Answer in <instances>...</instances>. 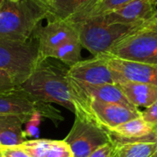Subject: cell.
I'll return each mask as SVG.
<instances>
[{
	"label": "cell",
	"instance_id": "obj_5",
	"mask_svg": "<svg viewBox=\"0 0 157 157\" xmlns=\"http://www.w3.org/2000/svg\"><path fill=\"white\" fill-rule=\"evenodd\" d=\"M39 43L0 39V69L11 74L20 86L40 62Z\"/></svg>",
	"mask_w": 157,
	"mask_h": 157
},
{
	"label": "cell",
	"instance_id": "obj_30",
	"mask_svg": "<svg viewBox=\"0 0 157 157\" xmlns=\"http://www.w3.org/2000/svg\"><path fill=\"white\" fill-rule=\"evenodd\" d=\"M0 157H3V155H2V154H1V152H0Z\"/></svg>",
	"mask_w": 157,
	"mask_h": 157
},
{
	"label": "cell",
	"instance_id": "obj_19",
	"mask_svg": "<svg viewBox=\"0 0 157 157\" xmlns=\"http://www.w3.org/2000/svg\"><path fill=\"white\" fill-rule=\"evenodd\" d=\"M119 157H155L157 152V142L136 143L114 146Z\"/></svg>",
	"mask_w": 157,
	"mask_h": 157
},
{
	"label": "cell",
	"instance_id": "obj_3",
	"mask_svg": "<svg viewBox=\"0 0 157 157\" xmlns=\"http://www.w3.org/2000/svg\"><path fill=\"white\" fill-rule=\"evenodd\" d=\"M73 24L78 31L82 46L89 51L94 56H98L109 53L116 43L136 29L143 23L110 24L105 22L98 16Z\"/></svg>",
	"mask_w": 157,
	"mask_h": 157
},
{
	"label": "cell",
	"instance_id": "obj_15",
	"mask_svg": "<svg viewBox=\"0 0 157 157\" xmlns=\"http://www.w3.org/2000/svg\"><path fill=\"white\" fill-rule=\"evenodd\" d=\"M116 84L130 103L136 108H148L157 100V86L130 81H121Z\"/></svg>",
	"mask_w": 157,
	"mask_h": 157
},
{
	"label": "cell",
	"instance_id": "obj_13",
	"mask_svg": "<svg viewBox=\"0 0 157 157\" xmlns=\"http://www.w3.org/2000/svg\"><path fill=\"white\" fill-rule=\"evenodd\" d=\"M42 104L32 98L21 88H18L8 93L0 94V116L31 115L35 111L42 113L44 112L41 110V108L44 107Z\"/></svg>",
	"mask_w": 157,
	"mask_h": 157
},
{
	"label": "cell",
	"instance_id": "obj_35",
	"mask_svg": "<svg viewBox=\"0 0 157 157\" xmlns=\"http://www.w3.org/2000/svg\"><path fill=\"white\" fill-rule=\"evenodd\" d=\"M0 147H1V145H0Z\"/></svg>",
	"mask_w": 157,
	"mask_h": 157
},
{
	"label": "cell",
	"instance_id": "obj_8",
	"mask_svg": "<svg viewBox=\"0 0 157 157\" xmlns=\"http://www.w3.org/2000/svg\"><path fill=\"white\" fill-rule=\"evenodd\" d=\"M112 71L115 84L121 81L137 82L157 86V64L126 61L103 54Z\"/></svg>",
	"mask_w": 157,
	"mask_h": 157
},
{
	"label": "cell",
	"instance_id": "obj_25",
	"mask_svg": "<svg viewBox=\"0 0 157 157\" xmlns=\"http://www.w3.org/2000/svg\"><path fill=\"white\" fill-rule=\"evenodd\" d=\"M0 152L3 157H30L17 146H1Z\"/></svg>",
	"mask_w": 157,
	"mask_h": 157
},
{
	"label": "cell",
	"instance_id": "obj_17",
	"mask_svg": "<svg viewBox=\"0 0 157 157\" xmlns=\"http://www.w3.org/2000/svg\"><path fill=\"white\" fill-rule=\"evenodd\" d=\"M133 0H95L86 8L74 16L71 19L67 20L72 23H76L86 18L101 16L110 11L116 10L129 4Z\"/></svg>",
	"mask_w": 157,
	"mask_h": 157
},
{
	"label": "cell",
	"instance_id": "obj_28",
	"mask_svg": "<svg viewBox=\"0 0 157 157\" xmlns=\"http://www.w3.org/2000/svg\"><path fill=\"white\" fill-rule=\"evenodd\" d=\"M112 157H119V155H117V153L115 152V149H114V154H113V155H112Z\"/></svg>",
	"mask_w": 157,
	"mask_h": 157
},
{
	"label": "cell",
	"instance_id": "obj_16",
	"mask_svg": "<svg viewBox=\"0 0 157 157\" xmlns=\"http://www.w3.org/2000/svg\"><path fill=\"white\" fill-rule=\"evenodd\" d=\"M95 0H48V20H69Z\"/></svg>",
	"mask_w": 157,
	"mask_h": 157
},
{
	"label": "cell",
	"instance_id": "obj_18",
	"mask_svg": "<svg viewBox=\"0 0 157 157\" xmlns=\"http://www.w3.org/2000/svg\"><path fill=\"white\" fill-rule=\"evenodd\" d=\"M83 46L81 44L79 37L74 38L66 42L61 44L55 48L50 54V58L57 59L69 67L81 61V50Z\"/></svg>",
	"mask_w": 157,
	"mask_h": 157
},
{
	"label": "cell",
	"instance_id": "obj_9",
	"mask_svg": "<svg viewBox=\"0 0 157 157\" xmlns=\"http://www.w3.org/2000/svg\"><path fill=\"white\" fill-rule=\"evenodd\" d=\"M69 77L90 85L115 84L113 74L103 54L81 60L67 70Z\"/></svg>",
	"mask_w": 157,
	"mask_h": 157
},
{
	"label": "cell",
	"instance_id": "obj_23",
	"mask_svg": "<svg viewBox=\"0 0 157 157\" xmlns=\"http://www.w3.org/2000/svg\"><path fill=\"white\" fill-rule=\"evenodd\" d=\"M45 157H73L69 145L63 141H55Z\"/></svg>",
	"mask_w": 157,
	"mask_h": 157
},
{
	"label": "cell",
	"instance_id": "obj_10",
	"mask_svg": "<svg viewBox=\"0 0 157 157\" xmlns=\"http://www.w3.org/2000/svg\"><path fill=\"white\" fill-rule=\"evenodd\" d=\"M113 146L157 142V132L153 125L144 121L141 117L126 121L111 130H108Z\"/></svg>",
	"mask_w": 157,
	"mask_h": 157
},
{
	"label": "cell",
	"instance_id": "obj_32",
	"mask_svg": "<svg viewBox=\"0 0 157 157\" xmlns=\"http://www.w3.org/2000/svg\"><path fill=\"white\" fill-rule=\"evenodd\" d=\"M155 157H157V152H156V154H155Z\"/></svg>",
	"mask_w": 157,
	"mask_h": 157
},
{
	"label": "cell",
	"instance_id": "obj_33",
	"mask_svg": "<svg viewBox=\"0 0 157 157\" xmlns=\"http://www.w3.org/2000/svg\"><path fill=\"white\" fill-rule=\"evenodd\" d=\"M14 1H17V0H14Z\"/></svg>",
	"mask_w": 157,
	"mask_h": 157
},
{
	"label": "cell",
	"instance_id": "obj_21",
	"mask_svg": "<svg viewBox=\"0 0 157 157\" xmlns=\"http://www.w3.org/2000/svg\"><path fill=\"white\" fill-rule=\"evenodd\" d=\"M20 88V86L8 72L0 69V94L8 93Z\"/></svg>",
	"mask_w": 157,
	"mask_h": 157
},
{
	"label": "cell",
	"instance_id": "obj_27",
	"mask_svg": "<svg viewBox=\"0 0 157 157\" xmlns=\"http://www.w3.org/2000/svg\"><path fill=\"white\" fill-rule=\"evenodd\" d=\"M153 128H154V130L157 132V123H155V125H153Z\"/></svg>",
	"mask_w": 157,
	"mask_h": 157
},
{
	"label": "cell",
	"instance_id": "obj_22",
	"mask_svg": "<svg viewBox=\"0 0 157 157\" xmlns=\"http://www.w3.org/2000/svg\"><path fill=\"white\" fill-rule=\"evenodd\" d=\"M42 113L40 111H35L33 112L28 122L26 123V129L24 130L25 137H38L40 134V123L41 120Z\"/></svg>",
	"mask_w": 157,
	"mask_h": 157
},
{
	"label": "cell",
	"instance_id": "obj_4",
	"mask_svg": "<svg viewBox=\"0 0 157 157\" xmlns=\"http://www.w3.org/2000/svg\"><path fill=\"white\" fill-rule=\"evenodd\" d=\"M107 55L126 61L157 64V16L121 39Z\"/></svg>",
	"mask_w": 157,
	"mask_h": 157
},
{
	"label": "cell",
	"instance_id": "obj_11",
	"mask_svg": "<svg viewBox=\"0 0 157 157\" xmlns=\"http://www.w3.org/2000/svg\"><path fill=\"white\" fill-rule=\"evenodd\" d=\"M156 16L157 6L152 0H133L121 8L98 17L110 24H141Z\"/></svg>",
	"mask_w": 157,
	"mask_h": 157
},
{
	"label": "cell",
	"instance_id": "obj_6",
	"mask_svg": "<svg viewBox=\"0 0 157 157\" xmlns=\"http://www.w3.org/2000/svg\"><path fill=\"white\" fill-rule=\"evenodd\" d=\"M63 141L69 145L73 157H88L102 145L111 143L108 130L81 115H75L73 127Z\"/></svg>",
	"mask_w": 157,
	"mask_h": 157
},
{
	"label": "cell",
	"instance_id": "obj_24",
	"mask_svg": "<svg viewBox=\"0 0 157 157\" xmlns=\"http://www.w3.org/2000/svg\"><path fill=\"white\" fill-rule=\"evenodd\" d=\"M141 118L151 125L157 123V100L145 110L141 111Z\"/></svg>",
	"mask_w": 157,
	"mask_h": 157
},
{
	"label": "cell",
	"instance_id": "obj_12",
	"mask_svg": "<svg viewBox=\"0 0 157 157\" xmlns=\"http://www.w3.org/2000/svg\"><path fill=\"white\" fill-rule=\"evenodd\" d=\"M68 79L71 93L76 94L87 99H95L105 103H114L128 107H134L130 103L117 84L90 85L77 81L69 76Z\"/></svg>",
	"mask_w": 157,
	"mask_h": 157
},
{
	"label": "cell",
	"instance_id": "obj_7",
	"mask_svg": "<svg viewBox=\"0 0 157 157\" xmlns=\"http://www.w3.org/2000/svg\"><path fill=\"white\" fill-rule=\"evenodd\" d=\"M79 37L75 26L65 20H48L44 27H38L32 38L39 43L40 60L49 59L51 52L61 44Z\"/></svg>",
	"mask_w": 157,
	"mask_h": 157
},
{
	"label": "cell",
	"instance_id": "obj_31",
	"mask_svg": "<svg viewBox=\"0 0 157 157\" xmlns=\"http://www.w3.org/2000/svg\"><path fill=\"white\" fill-rule=\"evenodd\" d=\"M2 2H3V0H0V5L2 4Z\"/></svg>",
	"mask_w": 157,
	"mask_h": 157
},
{
	"label": "cell",
	"instance_id": "obj_34",
	"mask_svg": "<svg viewBox=\"0 0 157 157\" xmlns=\"http://www.w3.org/2000/svg\"><path fill=\"white\" fill-rule=\"evenodd\" d=\"M45 1H48V0H45Z\"/></svg>",
	"mask_w": 157,
	"mask_h": 157
},
{
	"label": "cell",
	"instance_id": "obj_1",
	"mask_svg": "<svg viewBox=\"0 0 157 157\" xmlns=\"http://www.w3.org/2000/svg\"><path fill=\"white\" fill-rule=\"evenodd\" d=\"M67 70L53 64L48 59L39 63L20 88L41 103H56L75 112Z\"/></svg>",
	"mask_w": 157,
	"mask_h": 157
},
{
	"label": "cell",
	"instance_id": "obj_29",
	"mask_svg": "<svg viewBox=\"0 0 157 157\" xmlns=\"http://www.w3.org/2000/svg\"><path fill=\"white\" fill-rule=\"evenodd\" d=\"M152 1H153V3L157 6V0H152Z\"/></svg>",
	"mask_w": 157,
	"mask_h": 157
},
{
	"label": "cell",
	"instance_id": "obj_14",
	"mask_svg": "<svg viewBox=\"0 0 157 157\" xmlns=\"http://www.w3.org/2000/svg\"><path fill=\"white\" fill-rule=\"evenodd\" d=\"M30 115L0 116V145L17 146L25 141L22 125L27 123Z\"/></svg>",
	"mask_w": 157,
	"mask_h": 157
},
{
	"label": "cell",
	"instance_id": "obj_20",
	"mask_svg": "<svg viewBox=\"0 0 157 157\" xmlns=\"http://www.w3.org/2000/svg\"><path fill=\"white\" fill-rule=\"evenodd\" d=\"M54 140L48 139H35L30 141H24L17 147L25 152L30 157H45L52 148Z\"/></svg>",
	"mask_w": 157,
	"mask_h": 157
},
{
	"label": "cell",
	"instance_id": "obj_2",
	"mask_svg": "<svg viewBox=\"0 0 157 157\" xmlns=\"http://www.w3.org/2000/svg\"><path fill=\"white\" fill-rule=\"evenodd\" d=\"M48 14L45 0H3L0 5V39L29 40Z\"/></svg>",
	"mask_w": 157,
	"mask_h": 157
},
{
	"label": "cell",
	"instance_id": "obj_26",
	"mask_svg": "<svg viewBox=\"0 0 157 157\" xmlns=\"http://www.w3.org/2000/svg\"><path fill=\"white\" fill-rule=\"evenodd\" d=\"M114 154V146L111 143L107 144L94 151L88 157H112Z\"/></svg>",
	"mask_w": 157,
	"mask_h": 157
}]
</instances>
